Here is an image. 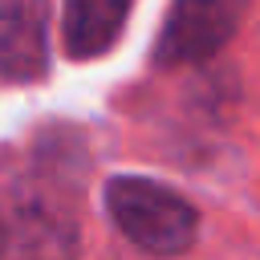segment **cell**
I'll use <instances>...</instances> for the list:
<instances>
[{
	"instance_id": "1",
	"label": "cell",
	"mask_w": 260,
	"mask_h": 260,
	"mask_svg": "<svg viewBox=\"0 0 260 260\" xmlns=\"http://www.w3.org/2000/svg\"><path fill=\"white\" fill-rule=\"evenodd\" d=\"M106 211L118 223V232L150 256H179L195 244V207L154 179L114 175L106 183Z\"/></svg>"
},
{
	"instance_id": "2",
	"label": "cell",
	"mask_w": 260,
	"mask_h": 260,
	"mask_svg": "<svg viewBox=\"0 0 260 260\" xmlns=\"http://www.w3.org/2000/svg\"><path fill=\"white\" fill-rule=\"evenodd\" d=\"M240 20H244V0H175L158 32L154 61L158 65L207 61L236 37Z\"/></svg>"
},
{
	"instance_id": "3",
	"label": "cell",
	"mask_w": 260,
	"mask_h": 260,
	"mask_svg": "<svg viewBox=\"0 0 260 260\" xmlns=\"http://www.w3.org/2000/svg\"><path fill=\"white\" fill-rule=\"evenodd\" d=\"M49 69L45 0H0V77L32 81Z\"/></svg>"
},
{
	"instance_id": "4",
	"label": "cell",
	"mask_w": 260,
	"mask_h": 260,
	"mask_svg": "<svg viewBox=\"0 0 260 260\" xmlns=\"http://www.w3.org/2000/svg\"><path fill=\"white\" fill-rule=\"evenodd\" d=\"M130 8H134V0H65V8H61L65 53L77 61L106 53L118 41Z\"/></svg>"
},
{
	"instance_id": "5",
	"label": "cell",
	"mask_w": 260,
	"mask_h": 260,
	"mask_svg": "<svg viewBox=\"0 0 260 260\" xmlns=\"http://www.w3.org/2000/svg\"><path fill=\"white\" fill-rule=\"evenodd\" d=\"M4 248H8V240H4V228H0V260H4Z\"/></svg>"
}]
</instances>
